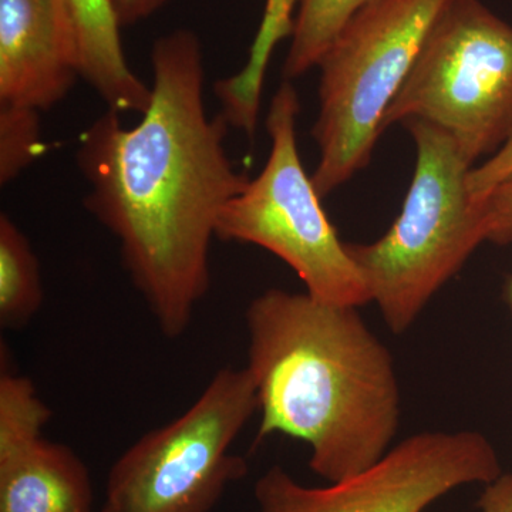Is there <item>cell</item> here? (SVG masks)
I'll use <instances>...</instances> for the list:
<instances>
[{
    "label": "cell",
    "mask_w": 512,
    "mask_h": 512,
    "mask_svg": "<svg viewBox=\"0 0 512 512\" xmlns=\"http://www.w3.org/2000/svg\"><path fill=\"white\" fill-rule=\"evenodd\" d=\"M151 103L133 127L107 110L82 134L76 161L86 210L119 242L131 284L168 339L190 328L211 285L222 210L248 184L225 147L228 120L205 107L204 50L175 29L150 53Z\"/></svg>",
    "instance_id": "1"
},
{
    "label": "cell",
    "mask_w": 512,
    "mask_h": 512,
    "mask_svg": "<svg viewBox=\"0 0 512 512\" xmlns=\"http://www.w3.org/2000/svg\"><path fill=\"white\" fill-rule=\"evenodd\" d=\"M357 309L272 288L245 312L256 443L274 434L303 441L309 467L328 483L375 466L399 430L393 357Z\"/></svg>",
    "instance_id": "2"
},
{
    "label": "cell",
    "mask_w": 512,
    "mask_h": 512,
    "mask_svg": "<svg viewBox=\"0 0 512 512\" xmlns=\"http://www.w3.org/2000/svg\"><path fill=\"white\" fill-rule=\"evenodd\" d=\"M416 144V167L402 212L372 244H348L387 328H412L437 292L487 241L481 202L468 190L473 163L446 131L404 121Z\"/></svg>",
    "instance_id": "3"
},
{
    "label": "cell",
    "mask_w": 512,
    "mask_h": 512,
    "mask_svg": "<svg viewBox=\"0 0 512 512\" xmlns=\"http://www.w3.org/2000/svg\"><path fill=\"white\" fill-rule=\"evenodd\" d=\"M453 0H372L320 60L312 175L328 197L370 163L383 120L412 72L431 29Z\"/></svg>",
    "instance_id": "4"
},
{
    "label": "cell",
    "mask_w": 512,
    "mask_h": 512,
    "mask_svg": "<svg viewBox=\"0 0 512 512\" xmlns=\"http://www.w3.org/2000/svg\"><path fill=\"white\" fill-rule=\"evenodd\" d=\"M299 97L292 82L276 90L266 117L271 153L265 167L225 205L221 241L266 249L291 266L313 298L362 308L370 303L359 268L320 204L296 141Z\"/></svg>",
    "instance_id": "5"
},
{
    "label": "cell",
    "mask_w": 512,
    "mask_h": 512,
    "mask_svg": "<svg viewBox=\"0 0 512 512\" xmlns=\"http://www.w3.org/2000/svg\"><path fill=\"white\" fill-rule=\"evenodd\" d=\"M258 410L247 367L218 370L183 414L117 458L100 512H211L247 476V460L231 448Z\"/></svg>",
    "instance_id": "6"
},
{
    "label": "cell",
    "mask_w": 512,
    "mask_h": 512,
    "mask_svg": "<svg viewBox=\"0 0 512 512\" xmlns=\"http://www.w3.org/2000/svg\"><path fill=\"white\" fill-rule=\"evenodd\" d=\"M421 120L474 164L512 136V26L480 0H453L431 29L383 128Z\"/></svg>",
    "instance_id": "7"
},
{
    "label": "cell",
    "mask_w": 512,
    "mask_h": 512,
    "mask_svg": "<svg viewBox=\"0 0 512 512\" xmlns=\"http://www.w3.org/2000/svg\"><path fill=\"white\" fill-rule=\"evenodd\" d=\"M503 474L487 437L474 430L421 431L345 480L308 487L281 466L256 480L259 512H426L444 495Z\"/></svg>",
    "instance_id": "8"
},
{
    "label": "cell",
    "mask_w": 512,
    "mask_h": 512,
    "mask_svg": "<svg viewBox=\"0 0 512 512\" xmlns=\"http://www.w3.org/2000/svg\"><path fill=\"white\" fill-rule=\"evenodd\" d=\"M82 77L66 0H0V106L45 113Z\"/></svg>",
    "instance_id": "9"
},
{
    "label": "cell",
    "mask_w": 512,
    "mask_h": 512,
    "mask_svg": "<svg viewBox=\"0 0 512 512\" xmlns=\"http://www.w3.org/2000/svg\"><path fill=\"white\" fill-rule=\"evenodd\" d=\"M0 512H93L89 468L43 437L0 453Z\"/></svg>",
    "instance_id": "10"
},
{
    "label": "cell",
    "mask_w": 512,
    "mask_h": 512,
    "mask_svg": "<svg viewBox=\"0 0 512 512\" xmlns=\"http://www.w3.org/2000/svg\"><path fill=\"white\" fill-rule=\"evenodd\" d=\"M66 5L79 42L82 79L110 110L143 114L151 103V87L128 66L113 2L66 0Z\"/></svg>",
    "instance_id": "11"
},
{
    "label": "cell",
    "mask_w": 512,
    "mask_h": 512,
    "mask_svg": "<svg viewBox=\"0 0 512 512\" xmlns=\"http://www.w3.org/2000/svg\"><path fill=\"white\" fill-rule=\"evenodd\" d=\"M40 265L29 239L8 214L0 215V325L28 326L42 308Z\"/></svg>",
    "instance_id": "12"
},
{
    "label": "cell",
    "mask_w": 512,
    "mask_h": 512,
    "mask_svg": "<svg viewBox=\"0 0 512 512\" xmlns=\"http://www.w3.org/2000/svg\"><path fill=\"white\" fill-rule=\"evenodd\" d=\"M372 0H296V16L291 26V45L284 64V79L318 67L336 37L357 12Z\"/></svg>",
    "instance_id": "13"
},
{
    "label": "cell",
    "mask_w": 512,
    "mask_h": 512,
    "mask_svg": "<svg viewBox=\"0 0 512 512\" xmlns=\"http://www.w3.org/2000/svg\"><path fill=\"white\" fill-rule=\"evenodd\" d=\"M52 410L37 394L29 377L9 369L0 375V453L43 437Z\"/></svg>",
    "instance_id": "14"
},
{
    "label": "cell",
    "mask_w": 512,
    "mask_h": 512,
    "mask_svg": "<svg viewBox=\"0 0 512 512\" xmlns=\"http://www.w3.org/2000/svg\"><path fill=\"white\" fill-rule=\"evenodd\" d=\"M42 148L40 111L0 106V184L12 183Z\"/></svg>",
    "instance_id": "15"
},
{
    "label": "cell",
    "mask_w": 512,
    "mask_h": 512,
    "mask_svg": "<svg viewBox=\"0 0 512 512\" xmlns=\"http://www.w3.org/2000/svg\"><path fill=\"white\" fill-rule=\"evenodd\" d=\"M481 202L487 241L512 244V180L498 185Z\"/></svg>",
    "instance_id": "16"
},
{
    "label": "cell",
    "mask_w": 512,
    "mask_h": 512,
    "mask_svg": "<svg viewBox=\"0 0 512 512\" xmlns=\"http://www.w3.org/2000/svg\"><path fill=\"white\" fill-rule=\"evenodd\" d=\"M512 180V136L497 153L468 174V190L474 201L487 197L498 185Z\"/></svg>",
    "instance_id": "17"
},
{
    "label": "cell",
    "mask_w": 512,
    "mask_h": 512,
    "mask_svg": "<svg viewBox=\"0 0 512 512\" xmlns=\"http://www.w3.org/2000/svg\"><path fill=\"white\" fill-rule=\"evenodd\" d=\"M477 508L480 512H512V474L503 473L485 484Z\"/></svg>",
    "instance_id": "18"
},
{
    "label": "cell",
    "mask_w": 512,
    "mask_h": 512,
    "mask_svg": "<svg viewBox=\"0 0 512 512\" xmlns=\"http://www.w3.org/2000/svg\"><path fill=\"white\" fill-rule=\"evenodd\" d=\"M121 28L143 22L163 8L168 0H111Z\"/></svg>",
    "instance_id": "19"
},
{
    "label": "cell",
    "mask_w": 512,
    "mask_h": 512,
    "mask_svg": "<svg viewBox=\"0 0 512 512\" xmlns=\"http://www.w3.org/2000/svg\"><path fill=\"white\" fill-rule=\"evenodd\" d=\"M504 298L505 302H507L508 308H510V311L512 313V272L511 275L508 276L507 284H505Z\"/></svg>",
    "instance_id": "20"
},
{
    "label": "cell",
    "mask_w": 512,
    "mask_h": 512,
    "mask_svg": "<svg viewBox=\"0 0 512 512\" xmlns=\"http://www.w3.org/2000/svg\"><path fill=\"white\" fill-rule=\"evenodd\" d=\"M94 512V511H93ZM100 512V511H99Z\"/></svg>",
    "instance_id": "21"
}]
</instances>
